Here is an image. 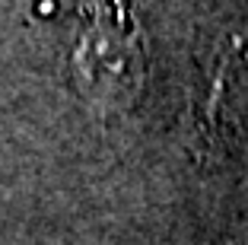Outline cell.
<instances>
[{
	"label": "cell",
	"mask_w": 248,
	"mask_h": 245,
	"mask_svg": "<svg viewBox=\"0 0 248 245\" xmlns=\"http://www.w3.org/2000/svg\"><path fill=\"white\" fill-rule=\"evenodd\" d=\"M3 3H16L19 7V3H35V0H3Z\"/></svg>",
	"instance_id": "277c9868"
},
{
	"label": "cell",
	"mask_w": 248,
	"mask_h": 245,
	"mask_svg": "<svg viewBox=\"0 0 248 245\" xmlns=\"http://www.w3.org/2000/svg\"><path fill=\"white\" fill-rule=\"evenodd\" d=\"M204 245H248V216L229 223L223 232H217L213 239H207Z\"/></svg>",
	"instance_id": "3957f363"
},
{
	"label": "cell",
	"mask_w": 248,
	"mask_h": 245,
	"mask_svg": "<svg viewBox=\"0 0 248 245\" xmlns=\"http://www.w3.org/2000/svg\"><path fill=\"white\" fill-rule=\"evenodd\" d=\"M70 77L102 112L127 108L143 89L146 51L127 0H83L70 48Z\"/></svg>",
	"instance_id": "6da1fadb"
},
{
	"label": "cell",
	"mask_w": 248,
	"mask_h": 245,
	"mask_svg": "<svg viewBox=\"0 0 248 245\" xmlns=\"http://www.w3.org/2000/svg\"><path fill=\"white\" fill-rule=\"evenodd\" d=\"M194 115L204 134H248V22L223 29L197 58Z\"/></svg>",
	"instance_id": "7a4b0ae2"
}]
</instances>
